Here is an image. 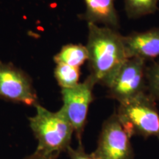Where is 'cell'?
<instances>
[{
	"instance_id": "cell-1",
	"label": "cell",
	"mask_w": 159,
	"mask_h": 159,
	"mask_svg": "<svg viewBox=\"0 0 159 159\" xmlns=\"http://www.w3.org/2000/svg\"><path fill=\"white\" fill-rule=\"evenodd\" d=\"M88 51L90 75L95 83L107 88L128 60L123 36L116 30L88 23Z\"/></svg>"
},
{
	"instance_id": "cell-2",
	"label": "cell",
	"mask_w": 159,
	"mask_h": 159,
	"mask_svg": "<svg viewBox=\"0 0 159 159\" xmlns=\"http://www.w3.org/2000/svg\"><path fill=\"white\" fill-rule=\"evenodd\" d=\"M35 107L36 114L29 121L38 141L36 154L43 159H52L68 150L74 129L61 109L52 112L39 104Z\"/></svg>"
},
{
	"instance_id": "cell-3",
	"label": "cell",
	"mask_w": 159,
	"mask_h": 159,
	"mask_svg": "<svg viewBox=\"0 0 159 159\" xmlns=\"http://www.w3.org/2000/svg\"><path fill=\"white\" fill-rule=\"evenodd\" d=\"M116 115L130 137L159 139V112L156 100L148 93L119 103Z\"/></svg>"
},
{
	"instance_id": "cell-4",
	"label": "cell",
	"mask_w": 159,
	"mask_h": 159,
	"mask_svg": "<svg viewBox=\"0 0 159 159\" xmlns=\"http://www.w3.org/2000/svg\"><path fill=\"white\" fill-rule=\"evenodd\" d=\"M145 62L138 57L128 58L108 87V96L122 103L148 93Z\"/></svg>"
},
{
	"instance_id": "cell-5",
	"label": "cell",
	"mask_w": 159,
	"mask_h": 159,
	"mask_svg": "<svg viewBox=\"0 0 159 159\" xmlns=\"http://www.w3.org/2000/svg\"><path fill=\"white\" fill-rule=\"evenodd\" d=\"M95 84L94 80L89 75L76 86L61 89L63 104L61 110L72 126L79 143L81 142L89 106L94 100L93 89Z\"/></svg>"
},
{
	"instance_id": "cell-6",
	"label": "cell",
	"mask_w": 159,
	"mask_h": 159,
	"mask_svg": "<svg viewBox=\"0 0 159 159\" xmlns=\"http://www.w3.org/2000/svg\"><path fill=\"white\" fill-rule=\"evenodd\" d=\"M130 138L116 114H114L103 124L97 148L92 155L96 159H134Z\"/></svg>"
},
{
	"instance_id": "cell-7",
	"label": "cell",
	"mask_w": 159,
	"mask_h": 159,
	"mask_svg": "<svg viewBox=\"0 0 159 159\" xmlns=\"http://www.w3.org/2000/svg\"><path fill=\"white\" fill-rule=\"evenodd\" d=\"M0 98L35 106L38 97L30 77L11 63L0 61Z\"/></svg>"
},
{
	"instance_id": "cell-8",
	"label": "cell",
	"mask_w": 159,
	"mask_h": 159,
	"mask_svg": "<svg viewBox=\"0 0 159 159\" xmlns=\"http://www.w3.org/2000/svg\"><path fill=\"white\" fill-rule=\"evenodd\" d=\"M128 58L138 57L146 61L159 56V27L123 36Z\"/></svg>"
},
{
	"instance_id": "cell-9",
	"label": "cell",
	"mask_w": 159,
	"mask_h": 159,
	"mask_svg": "<svg viewBox=\"0 0 159 159\" xmlns=\"http://www.w3.org/2000/svg\"><path fill=\"white\" fill-rule=\"evenodd\" d=\"M86 11L82 18L88 23L103 24L116 29L119 18L114 6V0H84Z\"/></svg>"
},
{
	"instance_id": "cell-10",
	"label": "cell",
	"mask_w": 159,
	"mask_h": 159,
	"mask_svg": "<svg viewBox=\"0 0 159 159\" xmlns=\"http://www.w3.org/2000/svg\"><path fill=\"white\" fill-rule=\"evenodd\" d=\"M88 57L86 47L82 44L70 43L63 46L54 56V61L56 64H66L80 68L88 60Z\"/></svg>"
},
{
	"instance_id": "cell-11",
	"label": "cell",
	"mask_w": 159,
	"mask_h": 159,
	"mask_svg": "<svg viewBox=\"0 0 159 159\" xmlns=\"http://www.w3.org/2000/svg\"><path fill=\"white\" fill-rule=\"evenodd\" d=\"M55 77L61 89H69L76 86L79 83L80 71V68L66 64H57Z\"/></svg>"
},
{
	"instance_id": "cell-12",
	"label": "cell",
	"mask_w": 159,
	"mask_h": 159,
	"mask_svg": "<svg viewBox=\"0 0 159 159\" xmlns=\"http://www.w3.org/2000/svg\"><path fill=\"white\" fill-rule=\"evenodd\" d=\"M159 0H125V11L128 17L139 18L157 11Z\"/></svg>"
},
{
	"instance_id": "cell-13",
	"label": "cell",
	"mask_w": 159,
	"mask_h": 159,
	"mask_svg": "<svg viewBox=\"0 0 159 159\" xmlns=\"http://www.w3.org/2000/svg\"><path fill=\"white\" fill-rule=\"evenodd\" d=\"M148 92L155 100L159 101V62L147 67Z\"/></svg>"
},
{
	"instance_id": "cell-14",
	"label": "cell",
	"mask_w": 159,
	"mask_h": 159,
	"mask_svg": "<svg viewBox=\"0 0 159 159\" xmlns=\"http://www.w3.org/2000/svg\"><path fill=\"white\" fill-rule=\"evenodd\" d=\"M66 152L69 153L70 159H96L92 153L88 154L85 152L81 142L79 143V146L77 149H73L69 147Z\"/></svg>"
}]
</instances>
